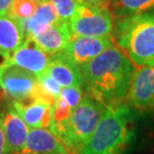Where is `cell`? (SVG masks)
Instances as JSON below:
<instances>
[{
	"label": "cell",
	"instance_id": "obj_1",
	"mask_svg": "<svg viewBox=\"0 0 154 154\" xmlns=\"http://www.w3.org/2000/svg\"><path fill=\"white\" fill-rule=\"evenodd\" d=\"M92 96L106 105H118L127 97L136 67L116 45L80 67Z\"/></svg>",
	"mask_w": 154,
	"mask_h": 154
},
{
	"label": "cell",
	"instance_id": "obj_2",
	"mask_svg": "<svg viewBox=\"0 0 154 154\" xmlns=\"http://www.w3.org/2000/svg\"><path fill=\"white\" fill-rule=\"evenodd\" d=\"M134 116L126 105H108L81 154H124L134 139Z\"/></svg>",
	"mask_w": 154,
	"mask_h": 154
},
{
	"label": "cell",
	"instance_id": "obj_3",
	"mask_svg": "<svg viewBox=\"0 0 154 154\" xmlns=\"http://www.w3.org/2000/svg\"><path fill=\"white\" fill-rule=\"evenodd\" d=\"M111 36L134 65H154V11L116 18Z\"/></svg>",
	"mask_w": 154,
	"mask_h": 154
},
{
	"label": "cell",
	"instance_id": "obj_4",
	"mask_svg": "<svg viewBox=\"0 0 154 154\" xmlns=\"http://www.w3.org/2000/svg\"><path fill=\"white\" fill-rule=\"evenodd\" d=\"M107 106L90 93L86 94L69 118L62 123L52 124L50 131L66 146L69 152L81 154L102 119Z\"/></svg>",
	"mask_w": 154,
	"mask_h": 154
},
{
	"label": "cell",
	"instance_id": "obj_5",
	"mask_svg": "<svg viewBox=\"0 0 154 154\" xmlns=\"http://www.w3.org/2000/svg\"><path fill=\"white\" fill-rule=\"evenodd\" d=\"M68 24L72 37H103L111 35L114 20L108 8L79 3Z\"/></svg>",
	"mask_w": 154,
	"mask_h": 154
},
{
	"label": "cell",
	"instance_id": "obj_6",
	"mask_svg": "<svg viewBox=\"0 0 154 154\" xmlns=\"http://www.w3.org/2000/svg\"><path fill=\"white\" fill-rule=\"evenodd\" d=\"M0 87L7 96L20 104H29L37 100V76L15 64L0 68Z\"/></svg>",
	"mask_w": 154,
	"mask_h": 154
},
{
	"label": "cell",
	"instance_id": "obj_7",
	"mask_svg": "<svg viewBox=\"0 0 154 154\" xmlns=\"http://www.w3.org/2000/svg\"><path fill=\"white\" fill-rule=\"evenodd\" d=\"M114 45L111 35L103 37H72L65 49L58 54L81 67Z\"/></svg>",
	"mask_w": 154,
	"mask_h": 154
},
{
	"label": "cell",
	"instance_id": "obj_8",
	"mask_svg": "<svg viewBox=\"0 0 154 154\" xmlns=\"http://www.w3.org/2000/svg\"><path fill=\"white\" fill-rule=\"evenodd\" d=\"M127 98L131 106L138 110L154 109V65L136 67Z\"/></svg>",
	"mask_w": 154,
	"mask_h": 154
},
{
	"label": "cell",
	"instance_id": "obj_9",
	"mask_svg": "<svg viewBox=\"0 0 154 154\" xmlns=\"http://www.w3.org/2000/svg\"><path fill=\"white\" fill-rule=\"evenodd\" d=\"M52 55L46 53L31 37L11 53V64H15L38 76L47 71Z\"/></svg>",
	"mask_w": 154,
	"mask_h": 154
},
{
	"label": "cell",
	"instance_id": "obj_10",
	"mask_svg": "<svg viewBox=\"0 0 154 154\" xmlns=\"http://www.w3.org/2000/svg\"><path fill=\"white\" fill-rule=\"evenodd\" d=\"M16 154H70V152L50 130L34 128L29 131L25 148Z\"/></svg>",
	"mask_w": 154,
	"mask_h": 154
},
{
	"label": "cell",
	"instance_id": "obj_11",
	"mask_svg": "<svg viewBox=\"0 0 154 154\" xmlns=\"http://www.w3.org/2000/svg\"><path fill=\"white\" fill-rule=\"evenodd\" d=\"M1 114L10 154L19 153L26 146L29 127L15 111L12 104Z\"/></svg>",
	"mask_w": 154,
	"mask_h": 154
},
{
	"label": "cell",
	"instance_id": "obj_12",
	"mask_svg": "<svg viewBox=\"0 0 154 154\" xmlns=\"http://www.w3.org/2000/svg\"><path fill=\"white\" fill-rule=\"evenodd\" d=\"M12 106L29 128L50 129L53 120V106L49 103L41 99H37L29 104H20L16 101H12Z\"/></svg>",
	"mask_w": 154,
	"mask_h": 154
},
{
	"label": "cell",
	"instance_id": "obj_13",
	"mask_svg": "<svg viewBox=\"0 0 154 154\" xmlns=\"http://www.w3.org/2000/svg\"><path fill=\"white\" fill-rule=\"evenodd\" d=\"M46 53L55 55L61 53L71 40L72 35L69 24L62 20H58L42 33L31 37Z\"/></svg>",
	"mask_w": 154,
	"mask_h": 154
},
{
	"label": "cell",
	"instance_id": "obj_14",
	"mask_svg": "<svg viewBox=\"0 0 154 154\" xmlns=\"http://www.w3.org/2000/svg\"><path fill=\"white\" fill-rule=\"evenodd\" d=\"M52 78L59 83L61 87H82L85 84L80 67L71 63L59 54L52 55L47 71Z\"/></svg>",
	"mask_w": 154,
	"mask_h": 154
},
{
	"label": "cell",
	"instance_id": "obj_15",
	"mask_svg": "<svg viewBox=\"0 0 154 154\" xmlns=\"http://www.w3.org/2000/svg\"><path fill=\"white\" fill-rule=\"evenodd\" d=\"M25 39L23 20L17 19L9 13L0 14V49L13 52L23 44Z\"/></svg>",
	"mask_w": 154,
	"mask_h": 154
},
{
	"label": "cell",
	"instance_id": "obj_16",
	"mask_svg": "<svg viewBox=\"0 0 154 154\" xmlns=\"http://www.w3.org/2000/svg\"><path fill=\"white\" fill-rule=\"evenodd\" d=\"M58 20L59 17L51 0H40L36 13L29 19L23 20L26 37H33L42 33Z\"/></svg>",
	"mask_w": 154,
	"mask_h": 154
},
{
	"label": "cell",
	"instance_id": "obj_17",
	"mask_svg": "<svg viewBox=\"0 0 154 154\" xmlns=\"http://www.w3.org/2000/svg\"><path fill=\"white\" fill-rule=\"evenodd\" d=\"M109 9L115 19L133 16L154 11V0H112Z\"/></svg>",
	"mask_w": 154,
	"mask_h": 154
},
{
	"label": "cell",
	"instance_id": "obj_18",
	"mask_svg": "<svg viewBox=\"0 0 154 154\" xmlns=\"http://www.w3.org/2000/svg\"><path fill=\"white\" fill-rule=\"evenodd\" d=\"M40 0H13L8 13L17 19L26 20L36 13Z\"/></svg>",
	"mask_w": 154,
	"mask_h": 154
},
{
	"label": "cell",
	"instance_id": "obj_19",
	"mask_svg": "<svg viewBox=\"0 0 154 154\" xmlns=\"http://www.w3.org/2000/svg\"><path fill=\"white\" fill-rule=\"evenodd\" d=\"M60 20L69 23L79 6L77 0H51Z\"/></svg>",
	"mask_w": 154,
	"mask_h": 154
},
{
	"label": "cell",
	"instance_id": "obj_20",
	"mask_svg": "<svg viewBox=\"0 0 154 154\" xmlns=\"http://www.w3.org/2000/svg\"><path fill=\"white\" fill-rule=\"evenodd\" d=\"M73 111H74V109L66 102L65 99L59 96L55 101L53 110H52V115H53L52 124H58V123L64 122L69 118Z\"/></svg>",
	"mask_w": 154,
	"mask_h": 154
},
{
	"label": "cell",
	"instance_id": "obj_21",
	"mask_svg": "<svg viewBox=\"0 0 154 154\" xmlns=\"http://www.w3.org/2000/svg\"><path fill=\"white\" fill-rule=\"evenodd\" d=\"M60 96L64 98L65 101L72 107L73 109H75L77 106L79 105V103L81 102L83 96V91L81 87H65L61 90Z\"/></svg>",
	"mask_w": 154,
	"mask_h": 154
},
{
	"label": "cell",
	"instance_id": "obj_22",
	"mask_svg": "<svg viewBox=\"0 0 154 154\" xmlns=\"http://www.w3.org/2000/svg\"><path fill=\"white\" fill-rule=\"evenodd\" d=\"M0 154H10L1 113H0Z\"/></svg>",
	"mask_w": 154,
	"mask_h": 154
},
{
	"label": "cell",
	"instance_id": "obj_23",
	"mask_svg": "<svg viewBox=\"0 0 154 154\" xmlns=\"http://www.w3.org/2000/svg\"><path fill=\"white\" fill-rule=\"evenodd\" d=\"M77 1H78L80 4L96 6V7H103V8L109 9L112 0H77Z\"/></svg>",
	"mask_w": 154,
	"mask_h": 154
},
{
	"label": "cell",
	"instance_id": "obj_24",
	"mask_svg": "<svg viewBox=\"0 0 154 154\" xmlns=\"http://www.w3.org/2000/svg\"><path fill=\"white\" fill-rule=\"evenodd\" d=\"M13 0H0V14L8 13Z\"/></svg>",
	"mask_w": 154,
	"mask_h": 154
}]
</instances>
